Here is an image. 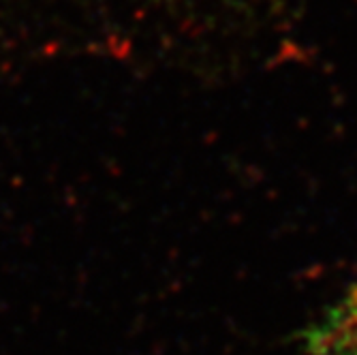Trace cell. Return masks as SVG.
Instances as JSON below:
<instances>
[{
  "instance_id": "6da1fadb",
  "label": "cell",
  "mask_w": 357,
  "mask_h": 355,
  "mask_svg": "<svg viewBox=\"0 0 357 355\" xmlns=\"http://www.w3.org/2000/svg\"><path fill=\"white\" fill-rule=\"evenodd\" d=\"M306 355H357V280L304 332Z\"/></svg>"
}]
</instances>
